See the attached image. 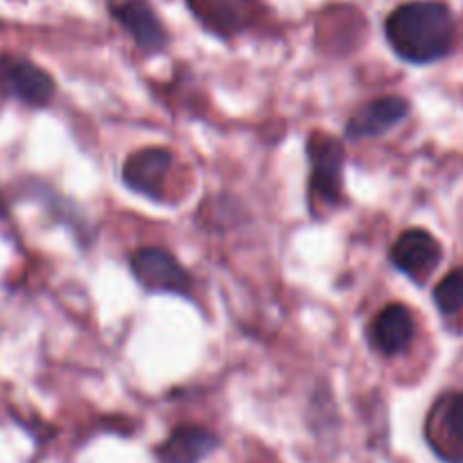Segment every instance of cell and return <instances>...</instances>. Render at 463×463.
Returning <instances> with one entry per match:
<instances>
[{
	"label": "cell",
	"instance_id": "cell-10",
	"mask_svg": "<svg viewBox=\"0 0 463 463\" xmlns=\"http://www.w3.org/2000/svg\"><path fill=\"white\" fill-rule=\"evenodd\" d=\"M414 339V317L402 303H392L375 317L371 326V342L384 355L407 351Z\"/></svg>",
	"mask_w": 463,
	"mask_h": 463
},
{
	"label": "cell",
	"instance_id": "cell-6",
	"mask_svg": "<svg viewBox=\"0 0 463 463\" xmlns=\"http://www.w3.org/2000/svg\"><path fill=\"white\" fill-rule=\"evenodd\" d=\"M0 75L7 89L21 102L30 107H45L54 95V81L43 68L21 57H9L0 61Z\"/></svg>",
	"mask_w": 463,
	"mask_h": 463
},
{
	"label": "cell",
	"instance_id": "cell-8",
	"mask_svg": "<svg viewBox=\"0 0 463 463\" xmlns=\"http://www.w3.org/2000/svg\"><path fill=\"white\" fill-rule=\"evenodd\" d=\"M220 439L199 425H181L156 448L158 463H202L217 450Z\"/></svg>",
	"mask_w": 463,
	"mask_h": 463
},
{
	"label": "cell",
	"instance_id": "cell-1",
	"mask_svg": "<svg viewBox=\"0 0 463 463\" xmlns=\"http://www.w3.org/2000/svg\"><path fill=\"white\" fill-rule=\"evenodd\" d=\"M457 25L450 7L439 0H414L387 18V39L393 52L410 63H432L455 48Z\"/></svg>",
	"mask_w": 463,
	"mask_h": 463
},
{
	"label": "cell",
	"instance_id": "cell-9",
	"mask_svg": "<svg viewBox=\"0 0 463 463\" xmlns=\"http://www.w3.org/2000/svg\"><path fill=\"white\" fill-rule=\"evenodd\" d=\"M113 16L129 30L140 50L158 52L165 48L167 34L147 0H122V3L113 5Z\"/></svg>",
	"mask_w": 463,
	"mask_h": 463
},
{
	"label": "cell",
	"instance_id": "cell-12",
	"mask_svg": "<svg viewBox=\"0 0 463 463\" xmlns=\"http://www.w3.org/2000/svg\"><path fill=\"white\" fill-rule=\"evenodd\" d=\"M437 430H441L443 441L437 443L439 455L448 461L463 463V393L446 398L441 402V411H434Z\"/></svg>",
	"mask_w": 463,
	"mask_h": 463
},
{
	"label": "cell",
	"instance_id": "cell-13",
	"mask_svg": "<svg viewBox=\"0 0 463 463\" xmlns=\"http://www.w3.org/2000/svg\"><path fill=\"white\" fill-rule=\"evenodd\" d=\"M434 303H437L443 315H455V312L463 310V267L450 271L434 288Z\"/></svg>",
	"mask_w": 463,
	"mask_h": 463
},
{
	"label": "cell",
	"instance_id": "cell-14",
	"mask_svg": "<svg viewBox=\"0 0 463 463\" xmlns=\"http://www.w3.org/2000/svg\"><path fill=\"white\" fill-rule=\"evenodd\" d=\"M5 213H7V208H5L3 199H0V217H5Z\"/></svg>",
	"mask_w": 463,
	"mask_h": 463
},
{
	"label": "cell",
	"instance_id": "cell-5",
	"mask_svg": "<svg viewBox=\"0 0 463 463\" xmlns=\"http://www.w3.org/2000/svg\"><path fill=\"white\" fill-rule=\"evenodd\" d=\"M175 163L170 149L145 147L131 154L122 165V181L136 194L149 199H161L163 184H165L170 167Z\"/></svg>",
	"mask_w": 463,
	"mask_h": 463
},
{
	"label": "cell",
	"instance_id": "cell-4",
	"mask_svg": "<svg viewBox=\"0 0 463 463\" xmlns=\"http://www.w3.org/2000/svg\"><path fill=\"white\" fill-rule=\"evenodd\" d=\"M441 258V244L425 229L405 231L392 247L393 267L416 283H423L437 269Z\"/></svg>",
	"mask_w": 463,
	"mask_h": 463
},
{
	"label": "cell",
	"instance_id": "cell-11",
	"mask_svg": "<svg viewBox=\"0 0 463 463\" xmlns=\"http://www.w3.org/2000/svg\"><path fill=\"white\" fill-rule=\"evenodd\" d=\"M194 14L217 34L240 32L251 16V0H190Z\"/></svg>",
	"mask_w": 463,
	"mask_h": 463
},
{
	"label": "cell",
	"instance_id": "cell-3",
	"mask_svg": "<svg viewBox=\"0 0 463 463\" xmlns=\"http://www.w3.org/2000/svg\"><path fill=\"white\" fill-rule=\"evenodd\" d=\"M131 271L143 289L156 294H181L188 297L193 279L179 260L165 249L145 247L131 256Z\"/></svg>",
	"mask_w": 463,
	"mask_h": 463
},
{
	"label": "cell",
	"instance_id": "cell-2",
	"mask_svg": "<svg viewBox=\"0 0 463 463\" xmlns=\"http://www.w3.org/2000/svg\"><path fill=\"white\" fill-rule=\"evenodd\" d=\"M310 158V202L339 206L344 188V145L335 136L315 131L307 140Z\"/></svg>",
	"mask_w": 463,
	"mask_h": 463
},
{
	"label": "cell",
	"instance_id": "cell-7",
	"mask_svg": "<svg viewBox=\"0 0 463 463\" xmlns=\"http://www.w3.org/2000/svg\"><path fill=\"white\" fill-rule=\"evenodd\" d=\"M410 116V102L398 95L373 99L364 109L355 113L346 125V136L353 140L373 138V136L387 134L396 125H401Z\"/></svg>",
	"mask_w": 463,
	"mask_h": 463
}]
</instances>
